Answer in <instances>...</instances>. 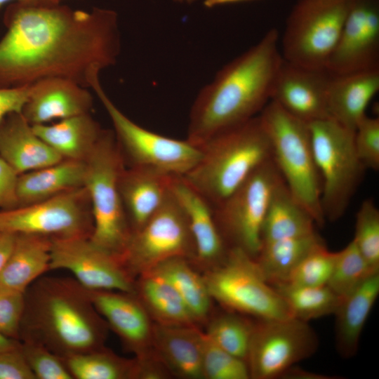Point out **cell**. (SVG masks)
Masks as SVG:
<instances>
[{"mask_svg":"<svg viewBox=\"0 0 379 379\" xmlns=\"http://www.w3.org/2000/svg\"><path fill=\"white\" fill-rule=\"evenodd\" d=\"M3 22L0 88L29 86L53 77L88 88L120 53L117 14L110 9L13 2Z\"/></svg>","mask_w":379,"mask_h":379,"instance_id":"1","label":"cell"},{"mask_svg":"<svg viewBox=\"0 0 379 379\" xmlns=\"http://www.w3.org/2000/svg\"><path fill=\"white\" fill-rule=\"evenodd\" d=\"M277 29L225 65L197 95L187 140L200 147L216 134L258 116L271 100L283 58Z\"/></svg>","mask_w":379,"mask_h":379,"instance_id":"2","label":"cell"},{"mask_svg":"<svg viewBox=\"0 0 379 379\" xmlns=\"http://www.w3.org/2000/svg\"><path fill=\"white\" fill-rule=\"evenodd\" d=\"M24 295L20 341L41 343L61 358L105 346L108 326L75 279L40 277Z\"/></svg>","mask_w":379,"mask_h":379,"instance_id":"3","label":"cell"},{"mask_svg":"<svg viewBox=\"0 0 379 379\" xmlns=\"http://www.w3.org/2000/svg\"><path fill=\"white\" fill-rule=\"evenodd\" d=\"M200 147L199 161L182 177L213 208L272 158L259 114L216 134Z\"/></svg>","mask_w":379,"mask_h":379,"instance_id":"4","label":"cell"},{"mask_svg":"<svg viewBox=\"0 0 379 379\" xmlns=\"http://www.w3.org/2000/svg\"><path fill=\"white\" fill-rule=\"evenodd\" d=\"M272 145V157L293 199L321 227V180L314 157L309 124L270 100L259 114Z\"/></svg>","mask_w":379,"mask_h":379,"instance_id":"5","label":"cell"},{"mask_svg":"<svg viewBox=\"0 0 379 379\" xmlns=\"http://www.w3.org/2000/svg\"><path fill=\"white\" fill-rule=\"evenodd\" d=\"M85 161L84 187L90 197L93 219L89 239L121 258L132 232L119 191V177L125 166L113 130L104 129Z\"/></svg>","mask_w":379,"mask_h":379,"instance_id":"6","label":"cell"},{"mask_svg":"<svg viewBox=\"0 0 379 379\" xmlns=\"http://www.w3.org/2000/svg\"><path fill=\"white\" fill-rule=\"evenodd\" d=\"M314 160L321 180L325 220L335 221L346 211L366 168L354 147V131L333 119L309 124Z\"/></svg>","mask_w":379,"mask_h":379,"instance_id":"7","label":"cell"},{"mask_svg":"<svg viewBox=\"0 0 379 379\" xmlns=\"http://www.w3.org/2000/svg\"><path fill=\"white\" fill-rule=\"evenodd\" d=\"M203 277L212 299L227 310L261 320L293 317L255 258L239 248H229L225 258Z\"/></svg>","mask_w":379,"mask_h":379,"instance_id":"8","label":"cell"},{"mask_svg":"<svg viewBox=\"0 0 379 379\" xmlns=\"http://www.w3.org/2000/svg\"><path fill=\"white\" fill-rule=\"evenodd\" d=\"M284 182L272 158L213 208L218 228L229 248H239L256 258L262 246V228L270 204Z\"/></svg>","mask_w":379,"mask_h":379,"instance_id":"9","label":"cell"},{"mask_svg":"<svg viewBox=\"0 0 379 379\" xmlns=\"http://www.w3.org/2000/svg\"><path fill=\"white\" fill-rule=\"evenodd\" d=\"M350 1L298 0L287 18L283 34V59L307 67L326 68Z\"/></svg>","mask_w":379,"mask_h":379,"instance_id":"10","label":"cell"},{"mask_svg":"<svg viewBox=\"0 0 379 379\" xmlns=\"http://www.w3.org/2000/svg\"><path fill=\"white\" fill-rule=\"evenodd\" d=\"M114 127L117 144L126 167L141 166L183 176L198 163L201 149L187 139L180 140L147 130L124 115L103 90L100 79L92 82Z\"/></svg>","mask_w":379,"mask_h":379,"instance_id":"11","label":"cell"},{"mask_svg":"<svg viewBox=\"0 0 379 379\" xmlns=\"http://www.w3.org/2000/svg\"><path fill=\"white\" fill-rule=\"evenodd\" d=\"M175 257H185L192 262L195 246L185 211L171 187L159 209L131 234L121 259L130 274L136 279Z\"/></svg>","mask_w":379,"mask_h":379,"instance_id":"12","label":"cell"},{"mask_svg":"<svg viewBox=\"0 0 379 379\" xmlns=\"http://www.w3.org/2000/svg\"><path fill=\"white\" fill-rule=\"evenodd\" d=\"M93 219L85 187L32 204L0 210V232L50 238L90 237Z\"/></svg>","mask_w":379,"mask_h":379,"instance_id":"13","label":"cell"},{"mask_svg":"<svg viewBox=\"0 0 379 379\" xmlns=\"http://www.w3.org/2000/svg\"><path fill=\"white\" fill-rule=\"evenodd\" d=\"M318 347V337L307 321L295 317L258 319L246 359L251 378H279L295 364L312 356Z\"/></svg>","mask_w":379,"mask_h":379,"instance_id":"14","label":"cell"},{"mask_svg":"<svg viewBox=\"0 0 379 379\" xmlns=\"http://www.w3.org/2000/svg\"><path fill=\"white\" fill-rule=\"evenodd\" d=\"M65 270L88 290L135 291V281L120 257L95 246L89 237L52 238L50 270Z\"/></svg>","mask_w":379,"mask_h":379,"instance_id":"15","label":"cell"},{"mask_svg":"<svg viewBox=\"0 0 379 379\" xmlns=\"http://www.w3.org/2000/svg\"><path fill=\"white\" fill-rule=\"evenodd\" d=\"M326 69L339 75L379 69V0H351Z\"/></svg>","mask_w":379,"mask_h":379,"instance_id":"16","label":"cell"},{"mask_svg":"<svg viewBox=\"0 0 379 379\" xmlns=\"http://www.w3.org/2000/svg\"><path fill=\"white\" fill-rule=\"evenodd\" d=\"M333 74L283 59L274 81L271 100L307 124L330 119L328 92Z\"/></svg>","mask_w":379,"mask_h":379,"instance_id":"17","label":"cell"},{"mask_svg":"<svg viewBox=\"0 0 379 379\" xmlns=\"http://www.w3.org/2000/svg\"><path fill=\"white\" fill-rule=\"evenodd\" d=\"M87 289V288H86ZM98 312L137 357L152 350L154 322L135 293L111 290H88Z\"/></svg>","mask_w":379,"mask_h":379,"instance_id":"18","label":"cell"},{"mask_svg":"<svg viewBox=\"0 0 379 379\" xmlns=\"http://www.w3.org/2000/svg\"><path fill=\"white\" fill-rule=\"evenodd\" d=\"M87 88L64 78L40 80L30 86L22 114L31 125L90 113L93 97Z\"/></svg>","mask_w":379,"mask_h":379,"instance_id":"19","label":"cell"},{"mask_svg":"<svg viewBox=\"0 0 379 379\" xmlns=\"http://www.w3.org/2000/svg\"><path fill=\"white\" fill-rule=\"evenodd\" d=\"M171 190L187 218L195 246L192 262L208 269L220 264L229 248L218 228L213 208L182 176H173Z\"/></svg>","mask_w":379,"mask_h":379,"instance_id":"20","label":"cell"},{"mask_svg":"<svg viewBox=\"0 0 379 379\" xmlns=\"http://www.w3.org/2000/svg\"><path fill=\"white\" fill-rule=\"evenodd\" d=\"M173 175L141 166L124 167L119 191L132 234L154 214L168 194Z\"/></svg>","mask_w":379,"mask_h":379,"instance_id":"21","label":"cell"},{"mask_svg":"<svg viewBox=\"0 0 379 379\" xmlns=\"http://www.w3.org/2000/svg\"><path fill=\"white\" fill-rule=\"evenodd\" d=\"M0 157L18 175L63 159L34 133L21 112L10 113L0 121Z\"/></svg>","mask_w":379,"mask_h":379,"instance_id":"22","label":"cell"},{"mask_svg":"<svg viewBox=\"0 0 379 379\" xmlns=\"http://www.w3.org/2000/svg\"><path fill=\"white\" fill-rule=\"evenodd\" d=\"M201 332L197 326L154 324L152 349L171 375L204 379Z\"/></svg>","mask_w":379,"mask_h":379,"instance_id":"23","label":"cell"},{"mask_svg":"<svg viewBox=\"0 0 379 379\" xmlns=\"http://www.w3.org/2000/svg\"><path fill=\"white\" fill-rule=\"evenodd\" d=\"M379 90V69L333 74L328 92L331 119L354 131Z\"/></svg>","mask_w":379,"mask_h":379,"instance_id":"24","label":"cell"},{"mask_svg":"<svg viewBox=\"0 0 379 379\" xmlns=\"http://www.w3.org/2000/svg\"><path fill=\"white\" fill-rule=\"evenodd\" d=\"M51 238L35 234H15L14 245L0 274V289L25 293L50 270Z\"/></svg>","mask_w":379,"mask_h":379,"instance_id":"25","label":"cell"},{"mask_svg":"<svg viewBox=\"0 0 379 379\" xmlns=\"http://www.w3.org/2000/svg\"><path fill=\"white\" fill-rule=\"evenodd\" d=\"M86 161L62 159L18 175V206L41 201L63 192L84 187Z\"/></svg>","mask_w":379,"mask_h":379,"instance_id":"26","label":"cell"},{"mask_svg":"<svg viewBox=\"0 0 379 379\" xmlns=\"http://www.w3.org/2000/svg\"><path fill=\"white\" fill-rule=\"evenodd\" d=\"M379 295V272L366 279L344 298L335 312V347L343 358L357 352L362 331Z\"/></svg>","mask_w":379,"mask_h":379,"instance_id":"27","label":"cell"},{"mask_svg":"<svg viewBox=\"0 0 379 379\" xmlns=\"http://www.w3.org/2000/svg\"><path fill=\"white\" fill-rule=\"evenodd\" d=\"M32 126L34 133L63 159L84 161L104 131L90 113L63 119L53 124Z\"/></svg>","mask_w":379,"mask_h":379,"instance_id":"28","label":"cell"},{"mask_svg":"<svg viewBox=\"0 0 379 379\" xmlns=\"http://www.w3.org/2000/svg\"><path fill=\"white\" fill-rule=\"evenodd\" d=\"M134 293L156 324L197 326L190 309L173 286L157 271L139 274Z\"/></svg>","mask_w":379,"mask_h":379,"instance_id":"29","label":"cell"},{"mask_svg":"<svg viewBox=\"0 0 379 379\" xmlns=\"http://www.w3.org/2000/svg\"><path fill=\"white\" fill-rule=\"evenodd\" d=\"M324 243L316 231L303 236L264 243L255 260L262 276L271 286L285 283L300 262L313 248Z\"/></svg>","mask_w":379,"mask_h":379,"instance_id":"30","label":"cell"},{"mask_svg":"<svg viewBox=\"0 0 379 379\" xmlns=\"http://www.w3.org/2000/svg\"><path fill=\"white\" fill-rule=\"evenodd\" d=\"M310 214L292 197L285 182L275 191L262 228V244L315 232Z\"/></svg>","mask_w":379,"mask_h":379,"instance_id":"31","label":"cell"},{"mask_svg":"<svg viewBox=\"0 0 379 379\" xmlns=\"http://www.w3.org/2000/svg\"><path fill=\"white\" fill-rule=\"evenodd\" d=\"M152 270L160 273L176 290L197 322L206 320L211 310V301L203 275L185 257L170 258Z\"/></svg>","mask_w":379,"mask_h":379,"instance_id":"32","label":"cell"},{"mask_svg":"<svg viewBox=\"0 0 379 379\" xmlns=\"http://www.w3.org/2000/svg\"><path fill=\"white\" fill-rule=\"evenodd\" d=\"M62 359L73 379H136L135 357H121L105 346Z\"/></svg>","mask_w":379,"mask_h":379,"instance_id":"33","label":"cell"},{"mask_svg":"<svg viewBox=\"0 0 379 379\" xmlns=\"http://www.w3.org/2000/svg\"><path fill=\"white\" fill-rule=\"evenodd\" d=\"M272 286L287 303L293 317L307 322L334 314L344 298L328 285L302 286L282 283Z\"/></svg>","mask_w":379,"mask_h":379,"instance_id":"34","label":"cell"},{"mask_svg":"<svg viewBox=\"0 0 379 379\" xmlns=\"http://www.w3.org/2000/svg\"><path fill=\"white\" fill-rule=\"evenodd\" d=\"M255 323L227 309L209 321L204 332L221 348L246 361Z\"/></svg>","mask_w":379,"mask_h":379,"instance_id":"35","label":"cell"},{"mask_svg":"<svg viewBox=\"0 0 379 379\" xmlns=\"http://www.w3.org/2000/svg\"><path fill=\"white\" fill-rule=\"evenodd\" d=\"M379 272L367 263L352 239L341 251L335 252L333 271L328 286L345 298L372 274Z\"/></svg>","mask_w":379,"mask_h":379,"instance_id":"36","label":"cell"},{"mask_svg":"<svg viewBox=\"0 0 379 379\" xmlns=\"http://www.w3.org/2000/svg\"><path fill=\"white\" fill-rule=\"evenodd\" d=\"M202 371L205 379L251 378L247 362L221 348L201 332Z\"/></svg>","mask_w":379,"mask_h":379,"instance_id":"37","label":"cell"},{"mask_svg":"<svg viewBox=\"0 0 379 379\" xmlns=\"http://www.w3.org/2000/svg\"><path fill=\"white\" fill-rule=\"evenodd\" d=\"M353 240L371 267L379 270V209L371 199L357 213Z\"/></svg>","mask_w":379,"mask_h":379,"instance_id":"38","label":"cell"},{"mask_svg":"<svg viewBox=\"0 0 379 379\" xmlns=\"http://www.w3.org/2000/svg\"><path fill=\"white\" fill-rule=\"evenodd\" d=\"M335 258V252L328 251L325 243L319 244L300 262L285 283L302 286L327 285Z\"/></svg>","mask_w":379,"mask_h":379,"instance_id":"39","label":"cell"},{"mask_svg":"<svg viewBox=\"0 0 379 379\" xmlns=\"http://www.w3.org/2000/svg\"><path fill=\"white\" fill-rule=\"evenodd\" d=\"M21 350L36 379H73L62 359L41 343L23 340Z\"/></svg>","mask_w":379,"mask_h":379,"instance_id":"40","label":"cell"},{"mask_svg":"<svg viewBox=\"0 0 379 379\" xmlns=\"http://www.w3.org/2000/svg\"><path fill=\"white\" fill-rule=\"evenodd\" d=\"M357 154L366 169H379V119L365 116L354 131Z\"/></svg>","mask_w":379,"mask_h":379,"instance_id":"41","label":"cell"},{"mask_svg":"<svg viewBox=\"0 0 379 379\" xmlns=\"http://www.w3.org/2000/svg\"><path fill=\"white\" fill-rule=\"evenodd\" d=\"M25 305L24 293L0 289V333L19 340Z\"/></svg>","mask_w":379,"mask_h":379,"instance_id":"42","label":"cell"},{"mask_svg":"<svg viewBox=\"0 0 379 379\" xmlns=\"http://www.w3.org/2000/svg\"><path fill=\"white\" fill-rule=\"evenodd\" d=\"M0 379H36L20 347L0 352Z\"/></svg>","mask_w":379,"mask_h":379,"instance_id":"43","label":"cell"},{"mask_svg":"<svg viewBox=\"0 0 379 379\" xmlns=\"http://www.w3.org/2000/svg\"><path fill=\"white\" fill-rule=\"evenodd\" d=\"M18 174L0 157V208L18 207L17 181Z\"/></svg>","mask_w":379,"mask_h":379,"instance_id":"44","label":"cell"},{"mask_svg":"<svg viewBox=\"0 0 379 379\" xmlns=\"http://www.w3.org/2000/svg\"><path fill=\"white\" fill-rule=\"evenodd\" d=\"M30 86L18 88H0V121L12 112H22L27 101Z\"/></svg>","mask_w":379,"mask_h":379,"instance_id":"45","label":"cell"},{"mask_svg":"<svg viewBox=\"0 0 379 379\" xmlns=\"http://www.w3.org/2000/svg\"><path fill=\"white\" fill-rule=\"evenodd\" d=\"M15 237V234L11 232H1L0 236V274L11 253Z\"/></svg>","mask_w":379,"mask_h":379,"instance_id":"46","label":"cell"},{"mask_svg":"<svg viewBox=\"0 0 379 379\" xmlns=\"http://www.w3.org/2000/svg\"><path fill=\"white\" fill-rule=\"evenodd\" d=\"M327 375H318L306 371H303L298 367L292 366L286 370L280 376L279 378H298V379H327L332 378L326 377Z\"/></svg>","mask_w":379,"mask_h":379,"instance_id":"47","label":"cell"},{"mask_svg":"<svg viewBox=\"0 0 379 379\" xmlns=\"http://www.w3.org/2000/svg\"><path fill=\"white\" fill-rule=\"evenodd\" d=\"M20 345V340L10 338L0 333V352L15 349Z\"/></svg>","mask_w":379,"mask_h":379,"instance_id":"48","label":"cell"},{"mask_svg":"<svg viewBox=\"0 0 379 379\" xmlns=\"http://www.w3.org/2000/svg\"><path fill=\"white\" fill-rule=\"evenodd\" d=\"M251 0H204V5L206 8H211L218 6L239 3Z\"/></svg>","mask_w":379,"mask_h":379,"instance_id":"49","label":"cell"},{"mask_svg":"<svg viewBox=\"0 0 379 379\" xmlns=\"http://www.w3.org/2000/svg\"><path fill=\"white\" fill-rule=\"evenodd\" d=\"M41 0H0V9L1 8L8 2H40Z\"/></svg>","mask_w":379,"mask_h":379,"instance_id":"50","label":"cell"},{"mask_svg":"<svg viewBox=\"0 0 379 379\" xmlns=\"http://www.w3.org/2000/svg\"><path fill=\"white\" fill-rule=\"evenodd\" d=\"M62 0H41L40 2L45 4H60Z\"/></svg>","mask_w":379,"mask_h":379,"instance_id":"51","label":"cell"},{"mask_svg":"<svg viewBox=\"0 0 379 379\" xmlns=\"http://www.w3.org/2000/svg\"><path fill=\"white\" fill-rule=\"evenodd\" d=\"M175 1H178V2H180V3H182V2H187L188 4H190V3H192L194 2V1L196 0H174Z\"/></svg>","mask_w":379,"mask_h":379,"instance_id":"52","label":"cell"},{"mask_svg":"<svg viewBox=\"0 0 379 379\" xmlns=\"http://www.w3.org/2000/svg\"><path fill=\"white\" fill-rule=\"evenodd\" d=\"M1 232H0V236H1Z\"/></svg>","mask_w":379,"mask_h":379,"instance_id":"53","label":"cell"}]
</instances>
